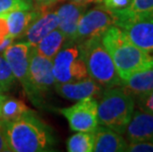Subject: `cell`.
<instances>
[{"label":"cell","mask_w":153,"mask_h":152,"mask_svg":"<svg viewBox=\"0 0 153 152\" xmlns=\"http://www.w3.org/2000/svg\"><path fill=\"white\" fill-rule=\"evenodd\" d=\"M98 100L86 98L74 105L59 110V113L67 119L69 128L73 131H94L99 125L98 122Z\"/></svg>","instance_id":"ba28073f"},{"label":"cell","mask_w":153,"mask_h":152,"mask_svg":"<svg viewBox=\"0 0 153 152\" xmlns=\"http://www.w3.org/2000/svg\"><path fill=\"white\" fill-rule=\"evenodd\" d=\"M134 107V98L120 86L106 89L98 102L99 125L123 134Z\"/></svg>","instance_id":"277c9868"},{"label":"cell","mask_w":153,"mask_h":152,"mask_svg":"<svg viewBox=\"0 0 153 152\" xmlns=\"http://www.w3.org/2000/svg\"><path fill=\"white\" fill-rule=\"evenodd\" d=\"M29 76L35 91L42 98L55 85L53 60L41 56L35 47H31L29 53Z\"/></svg>","instance_id":"30bf717a"},{"label":"cell","mask_w":153,"mask_h":152,"mask_svg":"<svg viewBox=\"0 0 153 152\" xmlns=\"http://www.w3.org/2000/svg\"><path fill=\"white\" fill-rule=\"evenodd\" d=\"M58 1H60V0H33V5L35 8L51 7L53 5L56 4Z\"/></svg>","instance_id":"f1b7e54d"},{"label":"cell","mask_w":153,"mask_h":152,"mask_svg":"<svg viewBox=\"0 0 153 152\" xmlns=\"http://www.w3.org/2000/svg\"><path fill=\"white\" fill-rule=\"evenodd\" d=\"M53 74L55 83L75 82L89 77L77 44L69 43L61 47L53 59Z\"/></svg>","instance_id":"8992f818"},{"label":"cell","mask_w":153,"mask_h":152,"mask_svg":"<svg viewBox=\"0 0 153 152\" xmlns=\"http://www.w3.org/2000/svg\"><path fill=\"white\" fill-rule=\"evenodd\" d=\"M128 142L123 135L104 125L97 127L94 130L95 152H123L126 151Z\"/></svg>","instance_id":"9a60e30c"},{"label":"cell","mask_w":153,"mask_h":152,"mask_svg":"<svg viewBox=\"0 0 153 152\" xmlns=\"http://www.w3.org/2000/svg\"><path fill=\"white\" fill-rule=\"evenodd\" d=\"M5 96H6V95H5V94L3 93L2 91H1V89H0V104H1L2 101H3V100H4Z\"/></svg>","instance_id":"4dcf8cb0"},{"label":"cell","mask_w":153,"mask_h":152,"mask_svg":"<svg viewBox=\"0 0 153 152\" xmlns=\"http://www.w3.org/2000/svg\"><path fill=\"white\" fill-rule=\"evenodd\" d=\"M115 25V14L103 6H97L86 11L81 17L77 26V32L74 44L95 37H102V35L111 26Z\"/></svg>","instance_id":"9c48e42d"},{"label":"cell","mask_w":153,"mask_h":152,"mask_svg":"<svg viewBox=\"0 0 153 152\" xmlns=\"http://www.w3.org/2000/svg\"><path fill=\"white\" fill-rule=\"evenodd\" d=\"M25 1H27V2L30 3V4L33 5V0H25ZM33 6H34V5H33Z\"/></svg>","instance_id":"1f68e13d"},{"label":"cell","mask_w":153,"mask_h":152,"mask_svg":"<svg viewBox=\"0 0 153 152\" xmlns=\"http://www.w3.org/2000/svg\"><path fill=\"white\" fill-rule=\"evenodd\" d=\"M125 10L131 14L153 13V0H131V4Z\"/></svg>","instance_id":"603a6c76"},{"label":"cell","mask_w":153,"mask_h":152,"mask_svg":"<svg viewBox=\"0 0 153 152\" xmlns=\"http://www.w3.org/2000/svg\"><path fill=\"white\" fill-rule=\"evenodd\" d=\"M81 56L85 62L88 75L104 89L122 85V79L102 37H95L78 44Z\"/></svg>","instance_id":"3957f363"},{"label":"cell","mask_w":153,"mask_h":152,"mask_svg":"<svg viewBox=\"0 0 153 152\" xmlns=\"http://www.w3.org/2000/svg\"><path fill=\"white\" fill-rule=\"evenodd\" d=\"M4 128L10 152L54 150L56 138L53 128L30 110L15 121L4 122Z\"/></svg>","instance_id":"6da1fadb"},{"label":"cell","mask_w":153,"mask_h":152,"mask_svg":"<svg viewBox=\"0 0 153 152\" xmlns=\"http://www.w3.org/2000/svg\"><path fill=\"white\" fill-rule=\"evenodd\" d=\"M126 151L128 152H153V139L136 142H128Z\"/></svg>","instance_id":"d4e9b609"},{"label":"cell","mask_w":153,"mask_h":152,"mask_svg":"<svg viewBox=\"0 0 153 152\" xmlns=\"http://www.w3.org/2000/svg\"><path fill=\"white\" fill-rule=\"evenodd\" d=\"M54 89L59 96L71 101H80L90 97L97 98L103 93V87L90 77L75 82L55 83Z\"/></svg>","instance_id":"7c38bea8"},{"label":"cell","mask_w":153,"mask_h":152,"mask_svg":"<svg viewBox=\"0 0 153 152\" xmlns=\"http://www.w3.org/2000/svg\"><path fill=\"white\" fill-rule=\"evenodd\" d=\"M10 152L8 147L7 139H6L5 128H4V122L0 121V152Z\"/></svg>","instance_id":"83f0119b"},{"label":"cell","mask_w":153,"mask_h":152,"mask_svg":"<svg viewBox=\"0 0 153 152\" xmlns=\"http://www.w3.org/2000/svg\"><path fill=\"white\" fill-rule=\"evenodd\" d=\"M31 46L25 42H18L15 44H10L6 47L3 51V56L11 67V70L14 74L16 80L21 83L24 88L25 93L27 94L29 99L37 107H43L44 99L39 96L35 91L31 83L29 76V53H30Z\"/></svg>","instance_id":"52a82bcc"},{"label":"cell","mask_w":153,"mask_h":152,"mask_svg":"<svg viewBox=\"0 0 153 152\" xmlns=\"http://www.w3.org/2000/svg\"><path fill=\"white\" fill-rule=\"evenodd\" d=\"M13 39L9 36V29L5 17H0V50H4L12 43Z\"/></svg>","instance_id":"484cf974"},{"label":"cell","mask_w":153,"mask_h":152,"mask_svg":"<svg viewBox=\"0 0 153 152\" xmlns=\"http://www.w3.org/2000/svg\"><path fill=\"white\" fill-rule=\"evenodd\" d=\"M115 26L131 43L153 57V13L131 14L125 9L113 11Z\"/></svg>","instance_id":"5b68a950"},{"label":"cell","mask_w":153,"mask_h":152,"mask_svg":"<svg viewBox=\"0 0 153 152\" xmlns=\"http://www.w3.org/2000/svg\"><path fill=\"white\" fill-rule=\"evenodd\" d=\"M34 6L25 0H0V17L17 10H31Z\"/></svg>","instance_id":"7402d4cb"},{"label":"cell","mask_w":153,"mask_h":152,"mask_svg":"<svg viewBox=\"0 0 153 152\" xmlns=\"http://www.w3.org/2000/svg\"><path fill=\"white\" fill-rule=\"evenodd\" d=\"M102 43L112 56L122 81L133 73L153 67V57L134 46L115 25L102 35Z\"/></svg>","instance_id":"7a4b0ae2"},{"label":"cell","mask_w":153,"mask_h":152,"mask_svg":"<svg viewBox=\"0 0 153 152\" xmlns=\"http://www.w3.org/2000/svg\"><path fill=\"white\" fill-rule=\"evenodd\" d=\"M94 148V131H77L66 141L68 152H92Z\"/></svg>","instance_id":"ffe728a7"},{"label":"cell","mask_w":153,"mask_h":152,"mask_svg":"<svg viewBox=\"0 0 153 152\" xmlns=\"http://www.w3.org/2000/svg\"><path fill=\"white\" fill-rule=\"evenodd\" d=\"M27 105L19 99L5 96L0 104V121L12 122L22 117L29 111Z\"/></svg>","instance_id":"d6986e66"},{"label":"cell","mask_w":153,"mask_h":152,"mask_svg":"<svg viewBox=\"0 0 153 152\" xmlns=\"http://www.w3.org/2000/svg\"><path fill=\"white\" fill-rule=\"evenodd\" d=\"M51 7H41V14L28 27L17 40L27 43L29 46L36 47L51 31L58 28L59 19L56 12L51 10Z\"/></svg>","instance_id":"8fae6325"},{"label":"cell","mask_w":153,"mask_h":152,"mask_svg":"<svg viewBox=\"0 0 153 152\" xmlns=\"http://www.w3.org/2000/svg\"><path fill=\"white\" fill-rule=\"evenodd\" d=\"M62 1L73 2V3H77V4H83V5H89L90 3L98 2L100 0H62Z\"/></svg>","instance_id":"f546056e"},{"label":"cell","mask_w":153,"mask_h":152,"mask_svg":"<svg viewBox=\"0 0 153 152\" xmlns=\"http://www.w3.org/2000/svg\"><path fill=\"white\" fill-rule=\"evenodd\" d=\"M88 5L68 2L58 7L55 12L59 19L58 29L66 38V44L74 43L77 26L81 17L87 10Z\"/></svg>","instance_id":"4fadbf2b"},{"label":"cell","mask_w":153,"mask_h":152,"mask_svg":"<svg viewBox=\"0 0 153 152\" xmlns=\"http://www.w3.org/2000/svg\"><path fill=\"white\" fill-rule=\"evenodd\" d=\"M16 81L11 67L6 60L3 53H0V89L3 93L10 90Z\"/></svg>","instance_id":"44dd1931"},{"label":"cell","mask_w":153,"mask_h":152,"mask_svg":"<svg viewBox=\"0 0 153 152\" xmlns=\"http://www.w3.org/2000/svg\"><path fill=\"white\" fill-rule=\"evenodd\" d=\"M41 14L40 8H33L31 10H17L4 16L7 21L9 36L13 40L18 39L27 30L28 27Z\"/></svg>","instance_id":"2e32d148"},{"label":"cell","mask_w":153,"mask_h":152,"mask_svg":"<svg viewBox=\"0 0 153 152\" xmlns=\"http://www.w3.org/2000/svg\"><path fill=\"white\" fill-rule=\"evenodd\" d=\"M135 99L139 109L148 114L153 115V90L138 96Z\"/></svg>","instance_id":"cb8c5ba5"},{"label":"cell","mask_w":153,"mask_h":152,"mask_svg":"<svg viewBox=\"0 0 153 152\" xmlns=\"http://www.w3.org/2000/svg\"><path fill=\"white\" fill-rule=\"evenodd\" d=\"M102 6L111 11H118L128 7L131 0H100Z\"/></svg>","instance_id":"4316f807"},{"label":"cell","mask_w":153,"mask_h":152,"mask_svg":"<svg viewBox=\"0 0 153 152\" xmlns=\"http://www.w3.org/2000/svg\"><path fill=\"white\" fill-rule=\"evenodd\" d=\"M125 133L128 142L153 139V115L134 109Z\"/></svg>","instance_id":"5bb4252c"},{"label":"cell","mask_w":153,"mask_h":152,"mask_svg":"<svg viewBox=\"0 0 153 152\" xmlns=\"http://www.w3.org/2000/svg\"><path fill=\"white\" fill-rule=\"evenodd\" d=\"M65 43V36L62 34V32L59 29H55L45 36L35 47L41 56L53 60Z\"/></svg>","instance_id":"ac0fdd59"},{"label":"cell","mask_w":153,"mask_h":152,"mask_svg":"<svg viewBox=\"0 0 153 152\" xmlns=\"http://www.w3.org/2000/svg\"><path fill=\"white\" fill-rule=\"evenodd\" d=\"M120 87L133 98L153 90V67L138 71L123 80Z\"/></svg>","instance_id":"e0dca14e"}]
</instances>
